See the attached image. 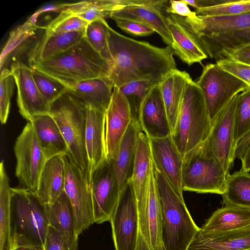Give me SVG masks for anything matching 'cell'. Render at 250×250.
Here are the masks:
<instances>
[{"label":"cell","mask_w":250,"mask_h":250,"mask_svg":"<svg viewBox=\"0 0 250 250\" xmlns=\"http://www.w3.org/2000/svg\"><path fill=\"white\" fill-rule=\"evenodd\" d=\"M108 48L110 68L108 79L113 87L119 88L138 81L159 85L176 69L171 47H159L148 42L125 36L109 27Z\"/></svg>","instance_id":"obj_1"},{"label":"cell","mask_w":250,"mask_h":250,"mask_svg":"<svg viewBox=\"0 0 250 250\" xmlns=\"http://www.w3.org/2000/svg\"><path fill=\"white\" fill-rule=\"evenodd\" d=\"M154 167L160 205L163 250H188L200 228L192 219L183 197L176 193L154 165Z\"/></svg>","instance_id":"obj_2"},{"label":"cell","mask_w":250,"mask_h":250,"mask_svg":"<svg viewBox=\"0 0 250 250\" xmlns=\"http://www.w3.org/2000/svg\"><path fill=\"white\" fill-rule=\"evenodd\" d=\"M10 225L12 250L44 248L49 227L46 206L35 194L11 188Z\"/></svg>","instance_id":"obj_3"},{"label":"cell","mask_w":250,"mask_h":250,"mask_svg":"<svg viewBox=\"0 0 250 250\" xmlns=\"http://www.w3.org/2000/svg\"><path fill=\"white\" fill-rule=\"evenodd\" d=\"M29 66L65 84L89 79L108 78L110 64L84 38L59 56Z\"/></svg>","instance_id":"obj_4"},{"label":"cell","mask_w":250,"mask_h":250,"mask_svg":"<svg viewBox=\"0 0 250 250\" xmlns=\"http://www.w3.org/2000/svg\"><path fill=\"white\" fill-rule=\"evenodd\" d=\"M212 126L201 89L191 80L187 85L171 137L184 160L208 138Z\"/></svg>","instance_id":"obj_5"},{"label":"cell","mask_w":250,"mask_h":250,"mask_svg":"<svg viewBox=\"0 0 250 250\" xmlns=\"http://www.w3.org/2000/svg\"><path fill=\"white\" fill-rule=\"evenodd\" d=\"M87 108L68 90L50 105V114L65 141L68 156L83 171L88 172L85 147Z\"/></svg>","instance_id":"obj_6"},{"label":"cell","mask_w":250,"mask_h":250,"mask_svg":"<svg viewBox=\"0 0 250 250\" xmlns=\"http://www.w3.org/2000/svg\"><path fill=\"white\" fill-rule=\"evenodd\" d=\"M229 175L221 162L202 145L184 160L183 189L222 195Z\"/></svg>","instance_id":"obj_7"},{"label":"cell","mask_w":250,"mask_h":250,"mask_svg":"<svg viewBox=\"0 0 250 250\" xmlns=\"http://www.w3.org/2000/svg\"><path fill=\"white\" fill-rule=\"evenodd\" d=\"M195 82L202 92L211 121L235 96L249 87L216 63L205 65Z\"/></svg>","instance_id":"obj_8"},{"label":"cell","mask_w":250,"mask_h":250,"mask_svg":"<svg viewBox=\"0 0 250 250\" xmlns=\"http://www.w3.org/2000/svg\"><path fill=\"white\" fill-rule=\"evenodd\" d=\"M14 149L16 176L22 188L36 194L41 174L48 159L30 122H27L18 137Z\"/></svg>","instance_id":"obj_9"},{"label":"cell","mask_w":250,"mask_h":250,"mask_svg":"<svg viewBox=\"0 0 250 250\" xmlns=\"http://www.w3.org/2000/svg\"><path fill=\"white\" fill-rule=\"evenodd\" d=\"M64 191L72 206L78 236L94 223L92 193L88 172L83 171L67 155Z\"/></svg>","instance_id":"obj_10"},{"label":"cell","mask_w":250,"mask_h":250,"mask_svg":"<svg viewBox=\"0 0 250 250\" xmlns=\"http://www.w3.org/2000/svg\"><path fill=\"white\" fill-rule=\"evenodd\" d=\"M239 94L235 96L212 121L209 135L202 144L221 162L228 173L235 159L234 117Z\"/></svg>","instance_id":"obj_11"},{"label":"cell","mask_w":250,"mask_h":250,"mask_svg":"<svg viewBox=\"0 0 250 250\" xmlns=\"http://www.w3.org/2000/svg\"><path fill=\"white\" fill-rule=\"evenodd\" d=\"M94 222H110L121 190L113 161L105 160L92 173L90 178Z\"/></svg>","instance_id":"obj_12"},{"label":"cell","mask_w":250,"mask_h":250,"mask_svg":"<svg viewBox=\"0 0 250 250\" xmlns=\"http://www.w3.org/2000/svg\"><path fill=\"white\" fill-rule=\"evenodd\" d=\"M115 250H137L139 219L135 195L129 181L121 193L110 220Z\"/></svg>","instance_id":"obj_13"},{"label":"cell","mask_w":250,"mask_h":250,"mask_svg":"<svg viewBox=\"0 0 250 250\" xmlns=\"http://www.w3.org/2000/svg\"><path fill=\"white\" fill-rule=\"evenodd\" d=\"M11 72L17 88V104L21 115L30 122L34 117L49 114L50 105L40 93L33 76V69L21 62L12 64Z\"/></svg>","instance_id":"obj_14"},{"label":"cell","mask_w":250,"mask_h":250,"mask_svg":"<svg viewBox=\"0 0 250 250\" xmlns=\"http://www.w3.org/2000/svg\"><path fill=\"white\" fill-rule=\"evenodd\" d=\"M133 119L129 103L117 87H113L110 103L104 112L106 159L114 160L121 141Z\"/></svg>","instance_id":"obj_15"},{"label":"cell","mask_w":250,"mask_h":250,"mask_svg":"<svg viewBox=\"0 0 250 250\" xmlns=\"http://www.w3.org/2000/svg\"><path fill=\"white\" fill-rule=\"evenodd\" d=\"M151 158L155 167L162 173L176 193L183 195L182 171L184 158L171 135L149 138Z\"/></svg>","instance_id":"obj_16"},{"label":"cell","mask_w":250,"mask_h":250,"mask_svg":"<svg viewBox=\"0 0 250 250\" xmlns=\"http://www.w3.org/2000/svg\"><path fill=\"white\" fill-rule=\"evenodd\" d=\"M166 15L174 53L188 65L206 59L207 54L184 17L171 14Z\"/></svg>","instance_id":"obj_17"},{"label":"cell","mask_w":250,"mask_h":250,"mask_svg":"<svg viewBox=\"0 0 250 250\" xmlns=\"http://www.w3.org/2000/svg\"><path fill=\"white\" fill-rule=\"evenodd\" d=\"M142 130L149 138L171 135V130L159 85L153 86L143 101L139 114Z\"/></svg>","instance_id":"obj_18"},{"label":"cell","mask_w":250,"mask_h":250,"mask_svg":"<svg viewBox=\"0 0 250 250\" xmlns=\"http://www.w3.org/2000/svg\"><path fill=\"white\" fill-rule=\"evenodd\" d=\"M250 223L232 230L208 231L200 229L188 250H250Z\"/></svg>","instance_id":"obj_19"},{"label":"cell","mask_w":250,"mask_h":250,"mask_svg":"<svg viewBox=\"0 0 250 250\" xmlns=\"http://www.w3.org/2000/svg\"><path fill=\"white\" fill-rule=\"evenodd\" d=\"M104 112L93 109H87L85 147L89 179L94 170L107 159Z\"/></svg>","instance_id":"obj_20"},{"label":"cell","mask_w":250,"mask_h":250,"mask_svg":"<svg viewBox=\"0 0 250 250\" xmlns=\"http://www.w3.org/2000/svg\"><path fill=\"white\" fill-rule=\"evenodd\" d=\"M67 90L86 108L105 112L113 87L108 78H96L64 84Z\"/></svg>","instance_id":"obj_21"},{"label":"cell","mask_w":250,"mask_h":250,"mask_svg":"<svg viewBox=\"0 0 250 250\" xmlns=\"http://www.w3.org/2000/svg\"><path fill=\"white\" fill-rule=\"evenodd\" d=\"M112 20L123 19L145 24L157 33L163 41L171 47L172 39L167 26L166 15L157 8L145 5L118 6L110 13Z\"/></svg>","instance_id":"obj_22"},{"label":"cell","mask_w":250,"mask_h":250,"mask_svg":"<svg viewBox=\"0 0 250 250\" xmlns=\"http://www.w3.org/2000/svg\"><path fill=\"white\" fill-rule=\"evenodd\" d=\"M45 206L49 225L60 234L68 250H78L75 217L64 191L53 203Z\"/></svg>","instance_id":"obj_23"},{"label":"cell","mask_w":250,"mask_h":250,"mask_svg":"<svg viewBox=\"0 0 250 250\" xmlns=\"http://www.w3.org/2000/svg\"><path fill=\"white\" fill-rule=\"evenodd\" d=\"M85 30L62 34L44 33L28 53L29 65L48 61L67 51L84 38Z\"/></svg>","instance_id":"obj_24"},{"label":"cell","mask_w":250,"mask_h":250,"mask_svg":"<svg viewBox=\"0 0 250 250\" xmlns=\"http://www.w3.org/2000/svg\"><path fill=\"white\" fill-rule=\"evenodd\" d=\"M65 165L63 155L48 159L41 174L36 195L45 205L53 203L64 192Z\"/></svg>","instance_id":"obj_25"},{"label":"cell","mask_w":250,"mask_h":250,"mask_svg":"<svg viewBox=\"0 0 250 250\" xmlns=\"http://www.w3.org/2000/svg\"><path fill=\"white\" fill-rule=\"evenodd\" d=\"M151 165L149 139L141 130L137 137L135 160L130 179L136 204L142 202L146 197Z\"/></svg>","instance_id":"obj_26"},{"label":"cell","mask_w":250,"mask_h":250,"mask_svg":"<svg viewBox=\"0 0 250 250\" xmlns=\"http://www.w3.org/2000/svg\"><path fill=\"white\" fill-rule=\"evenodd\" d=\"M39 144L47 159L58 155H68L65 141L56 122L50 114L37 115L29 122Z\"/></svg>","instance_id":"obj_27"},{"label":"cell","mask_w":250,"mask_h":250,"mask_svg":"<svg viewBox=\"0 0 250 250\" xmlns=\"http://www.w3.org/2000/svg\"><path fill=\"white\" fill-rule=\"evenodd\" d=\"M191 80L188 73L176 68L168 74L159 84L171 133L176 124L185 88Z\"/></svg>","instance_id":"obj_28"},{"label":"cell","mask_w":250,"mask_h":250,"mask_svg":"<svg viewBox=\"0 0 250 250\" xmlns=\"http://www.w3.org/2000/svg\"><path fill=\"white\" fill-rule=\"evenodd\" d=\"M141 130L139 121L133 119L121 141L117 156L113 160L121 191L132 175L137 137Z\"/></svg>","instance_id":"obj_29"},{"label":"cell","mask_w":250,"mask_h":250,"mask_svg":"<svg viewBox=\"0 0 250 250\" xmlns=\"http://www.w3.org/2000/svg\"><path fill=\"white\" fill-rule=\"evenodd\" d=\"M208 56L216 61L224 53L250 44V27L232 32L196 35Z\"/></svg>","instance_id":"obj_30"},{"label":"cell","mask_w":250,"mask_h":250,"mask_svg":"<svg viewBox=\"0 0 250 250\" xmlns=\"http://www.w3.org/2000/svg\"><path fill=\"white\" fill-rule=\"evenodd\" d=\"M250 223V208L227 205L216 210L200 229L208 231H227Z\"/></svg>","instance_id":"obj_31"},{"label":"cell","mask_w":250,"mask_h":250,"mask_svg":"<svg viewBox=\"0 0 250 250\" xmlns=\"http://www.w3.org/2000/svg\"><path fill=\"white\" fill-rule=\"evenodd\" d=\"M120 5L118 0H89L57 4V12L76 15L88 23L109 17Z\"/></svg>","instance_id":"obj_32"},{"label":"cell","mask_w":250,"mask_h":250,"mask_svg":"<svg viewBox=\"0 0 250 250\" xmlns=\"http://www.w3.org/2000/svg\"><path fill=\"white\" fill-rule=\"evenodd\" d=\"M12 196L4 162L0 164V250H12L10 225Z\"/></svg>","instance_id":"obj_33"},{"label":"cell","mask_w":250,"mask_h":250,"mask_svg":"<svg viewBox=\"0 0 250 250\" xmlns=\"http://www.w3.org/2000/svg\"><path fill=\"white\" fill-rule=\"evenodd\" d=\"M223 204L250 209V173L241 169L228 176Z\"/></svg>","instance_id":"obj_34"},{"label":"cell","mask_w":250,"mask_h":250,"mask_svg":"<svg viewBox=\"0 0 250 250\" xmlns=\"http://www.w3.org/2000/svg\"><path fill=\"white\" fill-rule=\"evenodd\" d=\"M199 16L204 28L196 35L224 33L250 27V12L231 16Z\"/></svg>","instance_id":"obj_35"},{"label":"cell","mask_w":250,"mask_h":250,"mask_svg":"<svg viewBox=\"0 0 250 250\" xmlns=\"http://www.w3.org/2000/svg\"><path fill=\"white\" fill-rule=\"evenodd\" d=\"M109 27L104 19L90 22L85 29L84 38L92 48L110 64L108 43Z\"/></svg>","instance_id":"obj_36"},{"label":"cell","mask_w":250,"mask_h":250,"mask_svg":"<svg viewBox=\"0 0 250 250\" xmlns=\"http://www.w3.org/2000/svg\"><path fill=\"white\" fill-rule=\"evenodd\" d=\"M250 133V87L239 94L234 117L236 144Z\"/></svg>","instance_id":"obj_37"},{"label":"cell","mask_w":250,"mask_h":250,"mask_svg":"<svg viewBox=\"0 0 250 250\" xmlns=\"http://www.w3.org/2000/svg\"><path fill=\"white\" fill-rule=\"evenodd\" d=\"M154 86L150 82L138 81L126 83L119 88L129 103L133 119L139 121L142 103Z\"/></svg>","instance_id":"obj_38"},{"label":"cell","mask_w":250,"mask_h":250,"mask_svg":"<svg viewBox=\"0 0 250 250\" xmlns=\"http://www.w3.org/2000/svg\"><path fill=\"white\" fill-rule=\"evenodd\" d=\"M32 69L35 82L42 95L50 105L67 91L66 86L61 81Z\"/></svg>","instance_id":"obj_39"},{"label":"cell","mask_w":250,"mask_h":250,"mask_svg":"<svg viewBox=\"0 0 250 250\" xmlns=\"http://www.w3.org/2000/svg\"><path fill=\"white\" fill-rule=\"evenodd\" d=\"M88 23L76 15L62 12L45 27V33L62 34L83 31Z\"/></svg>","instance_id":"obj_40"},{"label":"cell","mask_w":250,"mask_h":250,"mask_svg":"<svg viewBox=\"0 0 250 250\" xmlns=\"http://www.w3.org/2000/svg\"><path fill=\"white\" fill-rule=\"evenodd\" d=\"M250 12V0H227L219 5L195 10L197 15L201 16H231Z\"/></svg>","instance_id":"obj_41"},{"label":"cell","mask_w":250,"mask_h":250,"mask_svg":"<svg viewBox=\"0 0 250 250\" xmlns=\"http://www.w3.org/2000/svg\"><path fill=\"white\" fill-rule=\"evenodd\" d=\"M15 83L10 70L6 68L1 70L0 77V119L1 124H5L8 119Z\"/></svg>","instance_id":"obj_42"},{"label":"cell","mask_w":250,"mask_h":250,"mask_svg":"<svg viewBox=\"0 0 250 250\" xmlns=\"http://www.w3.org/2000/svg\"><path fill=\"white\" fill-rule=\"evenodd\" d=\"M216 63L225 71L246 83L250 87V65L228 59L216 61Z\"/></svg>","instance_id":"obj_43"},{"label":"cell","mask_w":250,"mask_h":250,"mask_svg":"<svg viewBox=\"0 0 250 250\" xmlns=\"http://www.w3.org/2000/svg\"><path fill=\"white\" fill-rule=\"evenodd\" d=\"M113 20L121 29L133 36H146L155 32L149 26L139 22L123 19Z\"/></svg>","instance_id":"obj_44"},{"label":"cell","mask_w":250,"mask_h":250,"mask_svg":"<svg viewBox=\"0 0 250 250\" xmlns=\"http://www.w3.org/2000/svg\"><path fill=\"white\" fill-rule=\"evenodd\" d=\"M235 158L239 159L242 163L241 169L250 171V133L240 140L236 144Z\"/></svg>","instance_id":"obj_45"},{"label":"cell","mask_w":250,"mask_h":250,"mask_svg":"<svg viewBox=\"0 0 250 250\" xmlns=\"http://www.w3.org/2000/svg\"><path fill=\"white\" fill-rule=\"evenodd\" d=\"M166 12L167 14H175L189 20H194L198 17L196 13L192 11L184 0H170Z\"/></svg>","instance_id":"obj_46"},{"label":"cell","mask_w":250,"mask_h":250,"mask_svg":"<svg viewBox=\"0 0 250 250\" xmlns=\"http://www.w3.org/2000/svg\"><path fill=\"white\" fill-rule=\"evenodd\" d=\"M44 250H68L60 234L49 225L44 245Z\"/></svg>","instance_id":"obj_47"},{"label":"cell","mask_w":250,"mask_h":250,"mask_svg":"<svg viewBox=\"0 0 250 250\" xmlns=\"http://www.w3.org/2000/svg\"><path fill=\"white\" fill-rule=\"evenodd\" d=\"M225 59L250 65V44L234 51L224 53L218 60Z\"/></svg>","instance_id":"obj_48"},{"label":"cell","mask_w":250,"mask_h":250,"mask_svg":"<svg viewBox=\"0 0 250 250\" xmlns=\"http://www.w3.org/2000/svg\"><path fill=\"white\" fill-rule=\"evenodd\" d=\"M188 5L194 7L195 10L219 5L225 2L224 0H184Z\"/></svg>","instance_id":"obj_49"},{"label":"cell","mask_w":250,"mask_h":250,"mask_svg":"<svg viewBox=\"0 0 250 250\" xmlns=\"http://www.w3.org/2000/svg\"><path fill=\"white\" fill-rule=\"evenodd\" d=\"M13 250H44V248H18Z\"/></svg>","instance_id":"obj_50"},{"label":"cell","mask_w":250,"mask_h":250,"mask_svg":"<svg viewBox=\"0 0 250 250\" xmlns=\"http://www.w3.org/2000/svg\"></svg>","instance_id":"obj_51"}]
</instances>
